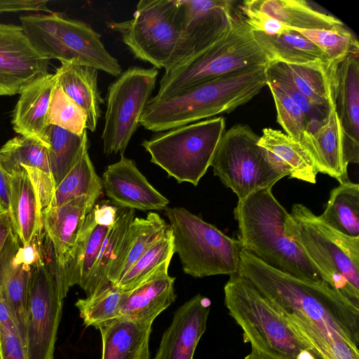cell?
Instances as JSON below:
<instances>
[{
  "label": "cell",
  "instance_id": "cell-37",
  "mask_svg": "<svg viewBox=\"0 0 359 359\" xmlns=\"http://www.w3.org/2000/svg\"><path fill=\"white\" fill-rule=\"evenodd\" d=\"M174 254L173 238L170 227L160 239L139 257L116 285L125 292L132 290L153 275L168 270Z\"/></svg>",
  "mask_w": 359,
  "mask_h": 359
},
{
  "label": "cell",
  "instance_id": "cell-32",
  "mask_svg": "<svg viewBox=\"0 0 359 359\" xmlns=\"http://www.w3.org/2000/svg\"><path fill=\"white\" fill-rule=\"evenodd\" d=\"M45 140L55 188L88 150L87 130L77 135L49 124L45 132Z\"/></svg>",
  "mask_w": 359,
  "mask_h": 359
},
{
  "label": "cell",
  "instance_id": "cell-1",
  "mask_svg": "<svg viewBox=\"0 0 359 359\" xmlns=\"http://www.w3.org/2000/svg\"><path fill=\"white\" fill-rule=\"evenodd\" d=\"M238 274L285 318L318 359H359V304L325 280H304L241 250Z\"/></svg>",
  "mask_w": 359,
  "mask_h": 359
},
{
  "label": "cell",
  "instance_id": "cell-50",
  "mask_svg": "<svg viewBox=\"0 0 359 359\" xmlns=\"http://www.w3.org/2000/svg\"><path fill=\"white\" fill-rule=\"evenodd\" d=\"M0 359H1V358H0Z\"/></svg>",
  "mask_w": 359,
  "mask_h": 359
},
{
  "label": "cell",
  "instance_id": "cell-35",
  "mask_svg": "<svg viewBox=\"0 0 359 359\" xmlns=\"http://www.w3.org/2000/svg\"><path fill=\"white\" fill-rule=\"evenodd\" d=\"M170 227V224L156 212H151L144 218H134L118 257V264L123 268L121 276Z\"/></svg>",
  "mask_w": 359,
  "mask_h": 359
},
{
  "label": "cell",
  "instance_id": "cell-44",
  "mask_svg": "<svg viewBox=\"0 0 359 359\" xmlns=\"http://www.w3.org/2000/svg\"><path fill=\"white\" fill-rule=\"evenodd\" d=\"M238 8V15L253 32L274 36L291 29L266 13L250 7L243 2Z\"/></svg>",
  "mask_w": 359,
  "mask_h": 359
},
{
  "label": "cell",
  "instance_id": "cell-18",
  "mask_svg": "<svg viewBox=\"0 0 359 359\" xmlns=\"http://www.w3.org/2000/svg\"><path fill=\"white\" fill-rule=\"evenodd\" d=\"M333 95L344 135L345 159L359 162V54L338 62L333 74Z\"/></svg>",
  "mask_w": 359,
  "mask_h": 359
},
{
  "label": "cell",
  "instance_id": "cell-5",
  "mask_svg": "<svg viewBox=\"0 0 359 359\" xmlns=\"http://www.w3.org/2000/svg\"><path fill=\"white\" fill-rule=\"evenodd\" d=\"M229 314L251 348L273 359H318L285 318L246 278L231 276L224 287Z\"/></svg>",
  "mask_w": 359,
  "mask_h": 359
},
{
  "label": "cell",
  "instance_id": "cell-39",
  "mask_svg": "<svg viewBox=\"0 0 359 359\" xmlns=\"http://www.w3.org/2000/svg\"><path fill=\"white\" fill-rule=\"evenodd\" d=\"M126 294L116 285L109 284L86 298L79 299L75 306L86 326L99 329L120 317Z\"/></svg>",
  "mask_w": 359,
  "mask_h": 359
},
{
  "label": "cell",
  "instance_id": "cell-7",
  "mask_svg": "<svg viewBox=\"0 0 359 359\" xmlns=\"http://www.w3.org/2000/svg\"><path fill=\"white\" fill-rule=\"evenodd\" d=\"M270 62L252 30L237 12L219 40L182 65L164 72L154 97H166L205 81Z\"/></svg>",
  "mask_w": 359,
  "mask_h": 359
},
{
  "label": "cell",
  "instance_id": "cell-19",
  "mask_svg": "<svg viewBox=\"0 0 359 359\" xmlns=\"http://www.w3.org/2000/svg\"><path fill=\"white\" fill-rule=\"evenodd\" d=\"M210 300L200 294L182 305L163 333L154 359H193L205 331Z\"/></svg>",
  "mask_w": 359,
  "mask_h": 359
},
{
  "label": "cell",
  "instance_id": "cell-42",
  "mask_svg": "<svg viewBox=\"0 0 359 359\" xmlns=\"http://www.w3.org/2000/svg\"><path fill=\"white\" fill-rule=\"evenodd\" d=\"M277 111V121L286 134L300 142L306 130L308 122L299 107L283 91L267 83Z\"/></svg>",
  "mask_w": 359,
  "mask_h": 359
},
{
  "label": "cell",
  "instance_id": "cell-20",
  "mask_svg": "<svg viewBox=\"0 0 359 359\" xmlns=\"http://www.w3.org/2000/svg\"><path fill=\"white\" fill-rule=\"evenodd\" d=\"M0 166L9 177L25 169L39 191L42 210L49 206L55 185L46 145L32 138L15 136L0 149Z\"/></svg>",
  "mask_w": 359,
  "mask_h": 359
},
{
  "label": "cell",
  "instance_id": "cell-47",
  "mask_svg": "<svg viewBox=\"0 0 359 359\" xmlns=\"http://www.w3.org/2000/svg\"><path fill=\"white\" fill-rule=\"evenodd\" d=\"M93 212L97 223L112 227L117 218L118 207L109 201H101L94 205Z\"/></svg>",
  "mask_w": 359,
  "mask_h": 359
},
{
  "label": "cell",
  "instance_id": "cell-29",
  "mask_svg": "<svg viewBox=\"0 0 359 359\" xmlns=\"http://www.w3.org/2000/svg\"><path fill=\"white\" fill-rule=\"evenodd\" d=\"M243 3L291 29H330L344 25L338 18L314 9L304 0H248Z\"/></svg>",
  "mask_w": 359,
  "mask_h": 359
},
{
  "label": "cell",
  "instance_id": "cell-3",
  "mask_svg": "<svg viewBox=\"0 0 359 359\" xmlns=\"http://www.w3.org/2000/svg\"><path fill=\"white\" fill-rule=\"evenodd\" d=\"M241 248L264 264L304 280H324L300 247L289 236L290 213L271 188L256 191L238 200L233 210Z\"/></svg>",
  "mask_w": 359,
  "mask_h": 359
},
{
  "label": "cell",
  "instance_id": "cell-21",
  "mask_svg": "<svg viewBox=\"0 0 359 359\" xmlns=\"http://www.w3.org/2000/svg\"><path fill=\"white\" fill-rule=\"evenodd\" d=\"M96 201V198L81 196L60 206L48 207L42 210L43 229L65 273L86 217Z\"/></svg>",
  "mask_w": 359,
  "mask_h": 359
},
{
  "label": "cell",
  "instance_id": "cell-2",
  "mask_svg": "<svg viewBox=\"0 0 359 359\" xmlns=\"http://www.w3.org/2000/svg\"><path fill=\"white\" fill-rule=\"evenodd\" d=\"M268 65L231 73L166 97H151L140 125L146 130L161 132L231 112L266 86Z\"/></svg>",
  "mask_w": 359,
  "mask_h": 359
},
{
  "label": "cell",
  "instance_id": "cell-4",
  "mask_svg": "<svg viewBox=\"0 0 359 359\" xmlns=\"http://www.w3.org/2000/svg\"><path fill=\"white\" fill-rule=\"evenodd\" d=\"M286 230L323 279L359 304V238L336 231L300 203L292 205Z\"/></svg>",
  "mask_w": 359,
  "mask_h": 359
},
{
  "label": "cell",
  "instance_id": "cell-46",
  "mask_svg": "<svg viewBox=\"0 0 359 359\" xmlns=\"http://www.w3.org/2000/svg\"><path fill=\"white\" fill-rule=\"evenodd\" d=\"M48 1L39 0H0V13L22 11L51 12L47 7Z\"/></svg>",
  "mask_w": 359,
  "mask_h": 359
},
{
  "label": "cell",
  "instance_id": "cell-22",
  "mask_svg": "<svg viewBox=\"0 0 359 359\" xmlns=\"http://www.w3.org/2000/svg\"><path fill=\"white\" fill-rule=\"evenodd\" d=\"M337 63L290 65L271 62L265 70L266 83L288 85L316 107L328 109L333 97V74Z\"/></svg>",
  "mask_w": 359,
  "mask_h": 359
},
{
  "label": "cell",
  "instance_id": "cell-48",
  "mask_svg": "<svg viewBox=\"0 0 359 359\" xmlns=\"http://www.w3.org/2000/svg\"><path fill=\"white\" fill-rule=\"evenodd\" d=\"M10 177L0 166V212H9Z\"/></svg>",
  "mask_w": 359,
  "mask_h": 359
},
{
  "label": "cell",
  "instance_id": "cell-15",
  "mask_svg": "<svg viewBox=\"0 0 359 359\" xmlns=\"http://www.w3.org/2000/svg\"><path fill=\"white\" fill-rule=\"evenodd\" d=\"M49 62L32 44L21 25L0 23V95L20 94L48 73Z\"/></svg>",
  "mask_w": 359,
  "mask_h": 359
},
{
  "label": "cell",
  "instance_id": "cell-38",
  "mask_svg": "<svg viewBox=\"0 0 359 359\" xmlns=\"http://www.w3.org/2000/svg\"><path fill=\"white\" fill-rule=\"evenodd\" d=\"M102 191V180L97 175L87 150L55 188L48 207L60 206L81 196H88L97 200Z\"/></svg>",
  "mask_w": 359,
  "mask_h": 359
},
{
  "label": "cell",
  "instance_id": "cell-43",
  "mask_svg": "<svg viewBox=\"0 0 359 359\" xmlns=\"http://www.w3.org/2000/svg\"><path fill=\"white\" fill-rule=\"evenodd\" d=\"M0 358L27 359L25 346L0 285Z\"/></svg>",
  "mask_w": 359,
  "mask_h": 359
},
{
  "label": "cell",
  "instance_id": "cell-17",
  "mask_svg": "<svg viewBox=\"0 0 359 359\" xmlns=\"http://www.w3.org/2000/svg\"><path fill=\"white\" fill-rule=\"evenodd\" d=\"M318 172L328 175L340 183L349 181L345 159L344 135L335 111L334 95L327 115L310 122L299 142Z\"/></svg>",
  "mask_w": 359,
  "mask_h": 359
},
{
  "label": "cell",
  "instance_id": "cell-45",
  "mask_svg": "<svg viewBox=\"0 0 359 359\" xmlns=\"http://www.w3.org/2000/svg\"><path fill=\"white\" fill-rule=\"evenodd\" d=\"M21 245L14 231L9 213L0 212V274Z\"/></svg>",
  "mask_w": 359,
  "mask_h": 359
},
{
  "label": "cell",
  "instance_id": "cell-24",
  "mask_svg": "<svg viewBox=\"0 0 359 359\" xmlns=\"http://www.w3.org/2000/svg\"><path fill=\"white\" fill-rule=\"evenodd\" d=\"M258 144L270 163L290 178L315 184L318 170L302 144L279 130L265 128Z\"/></svg>",
  "mask_w": 359,
  "mask_h": 359
},
{
  "label": "cell",
  "instance_id": "cell-40",
  "mask_svg": "<svg viewBox=\"0 0 359 359\" xmlns=\"http://www.w3.org/2000/svg\"><path fill=\"white\" fill-rule=\"evenodd\" d=\"M320 48L332 63H337L351 54H359V43L344 25L330 29L304 30L292 29Z\"/></svg>",
  "mask_w": 359,
  "mask_h": 359
},
{
  "label": "cell",
  "instance_id": "cell-6",
  "mask_svg": "<svg viewBox=\"0 0 359 359\" xmlns=\"http://www.w3.org/2000/svg\"><path fill=\"white\" fill-rule=\"evenodd\" d=\"M69 287L65 271L47 236L39 241V257L30 266L26 309L27 359H53L62 302Z\"/></svg>",
  "mask_w": 359,
  "mask_h": 359
},
{
  "label": "cell",
  "instance_id": "cell-49",
  "mask_svg": "<svg viewBox=\"0 0 359 359\" xmlns=\"http://www.w3.org/2000/svg\"><path fill=\"white\" fill-rule=\"evenodd\" d=\"M244 359H273L268 355H266L254 348H251L250 353L247 355Z\"/></svg>",
  "mask_w": 359,
  "mask_h": 359
},
{
  "label": "cell",
  "instance_id": "cell-8",
  "mask_svg": "<svg viewBox=\"0 0 359 359\" xmlns=\"http://www.w3.org/2000/svg\"><path fill=\"white\" fill-rule=\"evenodd\" d=\"M21 27L34 48L49 60L74 62L119 76L118 60L105 48L101 36L83 21L50 12L20 17Z\"/></svg>",
  "mask_w": 359,
  "mask_h": 359
},
{
  "label": "cell",
  "instance_id": "cell-10",
  "mask_svg": "<svg viewBox=\"0 0 359 359\" xmlns=\"http://www.w3.org/2000/svg\"><path fill=\"white\" fill-rule=\"evenodd\" d=\"M225 132V119L208 118L153 135L142 146L151 162L164 170L178 183L198 185L210 166Z\"/></svg>",
  "mask_w": 359,
  "mask_h": 359
},
{
  "label": "cell",
  "instance_id": "cell-16",
  "mask_svg": "<svg viewBox=\"0 0 359 359\" xmlns=\"http://www.w3.org/2000/svg\"><path fill=\"white\" fill-rule=\"evenodd\" d=\"M101 180L106 195L117 207L141 211L163 210L169 203L135 162L124 156L107 167Z\"/></svg>",
  "mask_w": 359,
  "mask_h": 359
},
{
  "label": "cell",
  "instance_id": "cell-9",
  "mask_svg": "<svg viewBox=\"0 0 359 359\" xmlns=\"http://www.w3.org/2000/svg\"><path fill=\"white\" fill-rule=\"evenodd\" d=\"M164 210L170 222L174 252L186 274L194 278L238 274L242 248L238 240L184 208L167 207Z\"/></svg>",
  "mask_w": 359,
  "mask_h": 359
},
{
  "label": "cell",
  "instance_id": "cell-12",
  "mask_svg": "<svg viewBox=\"0 0 359 359\" xmlns=\"http://www.w3.org/2000/svg\"><path fill=\"white\" fill-rule=\"evenodd\" d=\"M259 139L249 126L235 125L224 132L212 159L214 175L238 200L287 177L270 163Z\"/></svg>",
  "mask_w": 359,
  "mask_h": 359
},
{
  "label": "cell",
  "instance_id": "cell-36",
  "mask_svg": "<svg viewBox=\"0 0 359 359\" xmlns=\"http://www.w3.org/2000/svg\"><path fill=\"white\" fill-rule=\"evenodd\" d=\"M135 218V210L118 207L117 218L103 242L97 260L83 290L90 296L109 283L107 276L128 229Z\"/></svg>",
  "mask_w": 359,
  "mask_h": 359
},
{
  "label": "cell",
  "instance_id": "cell-13",
  "mask_svg": "<svg viewBox=\"0 0 359 359\" xmlns=\"http://www.w3.org/2000/svg\"><path fill=\"white\" fill-rule=\"evenodd\" d=\"M158 74V69L154 67H130L108 87L101 136L104 154L119 153L123 156L140 125Z\"/></svg>",
  "mask_w": 359,
  "mask_h": 359
},
{
  "label": "cell",
  "instance_id": "cell-34",
  "mask_svg": "<svg viewBox=\"0 0 359 359\" xmlns=\"http://www.w3.org/2000/svg\"><path fill=\"white\" fill-rule=\"evenodd\" d=\"M20 247L2 270L0 285L25 346L26 309L30 266L22 261Z\"/></svg>",
  "mask_w": 359,
  "mask_h": 359
},
{
  "label": "cell",
  "instance_id": "cell-33",
  "mask_svg": "<svg viewBox=\"0 0 359 359\" xmlns=\"http://www.w3.org/2000/svg\"><path fill=\"white\" fill-rule=\"evenodd\" d=\"M319 217L336 231L359 238V184L349 180L333 189Z\"/></svg>",
  "mask_w": 359,
  "mask_h": 359
},
{
  "label": "cell",
  "instance_id": "cell-30",
  "mask_svg": "<svg viewBox=\"0 0 359 359\" xmlns=\"http://www.w3.org/2000/svg\"><path fill=\"white\" fill-rule=\"evenodd\" d=\"M255 41L271 62L290 65L330 64L327 56L315 43L292 29L269 36L253 32Z\"/></svg>",
  "mask_w": 359,
  "mask_h": 359
},
{
  "label": "cell",
  "instance_id": "cell-27",
  "mask_svg": "<svg viewBox=\"0 0 359 359\" xmlns=\"http://www.w3.org/2000/svg\"><path fill=\"white\" fill-rule=\"evenodd\" d=\"M175 280L168 275V270H165L127 292L120 316L136 321L153 323L175 302Z\"/></svg>",
  "mask_w": 359,
  "mask_h": 359
},
{
  "label": "cell",
  "instance_id": "cell-23",
  "mask_svg": "<svg viewBox=\"0 0 359 359\" xmlns=\"http://www.w3.org/2000/svg\"><path fill=\"white\" fill-rule=\"evenodd\" d=\"M56 83L55 74L48 73L34 80L20 93L12 116L13 128L16 133L48 147L45 132L48 126L50 101Z\"/></svg>",
  "mask_w": 359,
  "mask_h": 359
},
{
  "label": "cell",
  "instance_id": "cell-41",
  "mask_svg": "<svg viewBox=\"0 0 359 359\" xmlns=\"http://www.w3.org/2000/svg\"><path fill=\"white\" fill-rule=\"evenodd\" d=\"M48 123L81 135L86 130V115L56 83L50 98Z\"/></svg>",
  "mask_w": 359,
  "mask_h": 359
},
{
  "label": "cell",
  "instance_id": "cell-25",
  "mask_svg": "<svg viewBox=\"0 0 359 359\" xmlns=\"http://www.w3.org/2000/svg\"><path fill=\"white\" fill-rule=\"evenodd\" d=\"M9 215L22 245H28L42 231V205L39 191L27 171L10 177Z\"/></svg>",
  "mask_w": 359,
  "mask_h": 359
},
{
  "label": "cell",
  "instance_id": "cell-28",
  "mask_svg": "<svg viewBox=\"0 0 359 359\" xmlns=\"http://www.w3.org/2000/svg\"><path fill=\"white\" fill-rule=\"evenodd\" d=\"M57 83L86 113V130L94 132L104 103L97 86V69L74 62H61Z\"/></svg>",
  "mask_w": 359,
  "mask_h": 359
},
{
  "label": "cell",
  "instance_id": "cell-11",
  "mask_svg": "<svg viewBox=\"0 0 359 359\" xmlns=\"http://www.w3.org/2000/svg\"><path fill=\"white\" fill-rule=\"evenodd\" d=\"M107 25L120 34L135 58L165 69L180 35V0H141L133 18Z\"/></svg>",
  "mask_w": 359,
  "mask_h": 359
},
{
  "label": "cell",
  "instance_id": "cell-14",
  "mask_svg": "<svg viewBox=\"0 0 359 359\" xmlns=\"http://www.w3.org/2000/svg\"><path fill=\"white\" fill-rule=\"evenodd\" d=\"M234 3L229 0H180V35L165 72L182 65L219 40L231 25Z\"/></svg>",
  "mask_w": 359,
  "mask_h": 359
},
{
  "label": "cell",
  "instance_id": "cell-31",
  "mask_svg": "<svg viewBox=\"0 0 359 359\" xmlns=\"http://www.w3.org/2000/svg\"><path fill=\"white\" fill-rule=\"evenodd\" d=\"M111 228L97 223L93 210L87 215L65 269L70 287L78 285L83 290L85 288L103 242Z\"/></svg>",
  "mask_w": 359,
  "mask_h": 359
},
{
  "label": "cell",
  "instance_id": "cell-26",
  "mask_svg": "<svg viewBox=\"0 0 359 359\" xmlns=\"http://www.w3.org/2000/svg\"><path fill=\"white\" fill-rule=\"evenodd\" d=\"M152 323L120 316L101 326L102 359H149Z\"/></svg>",
  "mask_w": 359,
  "mask_h": 359
}]
</instances>
